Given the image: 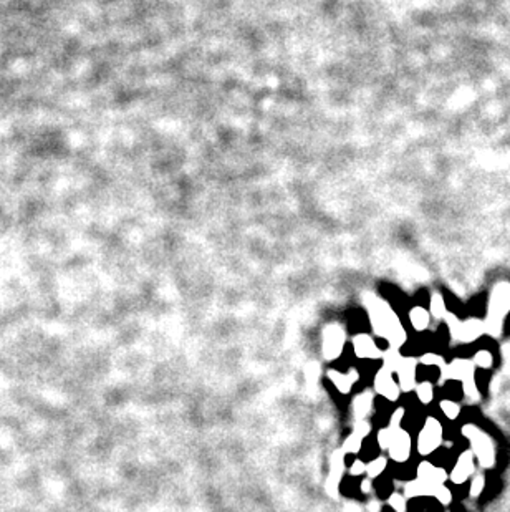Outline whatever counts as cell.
Wrapping results in <instances>:
<instances>
[{
    "label": "cell",
    "instance_id": "cell-1",
    "mask_svg": "<svg viewBox=\"0 0 510 512\" xmlns=\"http://www.w3.org/2000/svg\"><path fill=\"white\" fill-rule=\"evenodd\" d=\"M363 303L368 310L373 332L382 340L390 343L393 348H401L408 340L406 330L396 315V312L386 300L376 297L374 293H364Z\"/></svg>",
    "mask_w": 510,
    "mask_h": 512
},
{
    "label": "cell",
    "instance_id": "cell-28",
    "mask_svg": "<svg viewBox=\"0 0 510 512\" xmlns=\"http://www.w3.org/2000/svg\"><path fill=\"white\" fill-rule=\"evenodd\" d=\"M419 363H423L426 366H439L441 370L447 365L444 361V358L437 353H424L423 357L419 358Z\"/></svg>",
    "mask_w": 510,
    "mask_h": 512
},
{
    "label": "cell",
    "instance_id": "cell-25",
    "mask_svg": "<svg viewBox=\"0 0 510 512\" xmlns=\"http://www.w3.org/2000/svg\"><path fill=\"white\" fill-rule=\"evenodd\" d=\"M485 489V476L482 472H475L470 479V486H469V494L472 499H477Z\"/></svg>",
    "mask_w": 510,
    "mask_h": 512
},
{
    "label": "cell",
    "instance_id": "cell-31",
    "mask_svg": "<svg viewBox=\"0 0 510 512\" xmlns=\"http://www.w3.org/2000/svg\"><path fill=\"white\" fill-rule=\"evenodd\" d=\"M353 431H354V433H358L359 436L366 438V436L369 435V431H371V425H369V421H368V420H364V421H354V425H353Z\"/></svg>",
    "mask_w": 510,
    "mask_h": 512
},
{
    "label": "cell",
    "instance_id": "cell-3",
    "mask_svg": "<svg viewBox=\"0 0 510 512\" xmlns=\"http://www.w3.org/2000/svg\"><path fill=\"white\" fill-rule=\"evenodd\" d=\"M462 436L467 439L470 444V451L475 456V461L479 463L482 469H492L497 464V451L495 443L485 431H482L479 426L472 425H464L462 426Z\"/></svg>",
    "mask_w": 510,
    "mask_h": 512
},
{
    "label": "cell",
    "instance_id": "cell-32",
    "mask_svg": "<svg viewBox=\"0 0 510 512\" xmlns=\"http://www.w3.org/2000/svg\"><path fill=\"white\" fill-rule=\"evenodd\" d=\"M350 474L351 476H363L366 474V463H363L361 459H354L350 466Z\"/></svg>",
    "mask_w": 510,
    "mask_h": 512
},
{
    "label": "cell",
    "instance_id": "cell-22",
    "mask_svg": "<svg viewBox=\"0 0 510 512\" xmlns=\"http://www.w3.org/2000/svg\"><path fill=\"white\" fill-rule=\"evenodd\" d=\"M416 394H418V399L423 404H429L434 399V386H432L431 381H421L416 386Z\"/></svg>",
    "mask_w": 510,
    "mask_h": 512
},
{
    "label": "cell",
    "instance_id": "cell-21",
    "mask_svg": "<svg viewBox=\"0 0 510 512\" xmlns=\"http://www.w3.org/2000/svg\"><path fill=\"white\" fill-rule=\"evenodd\" d=\"M386 466H388V459L385 456H378V458H374L373 461H369L366 464V476L369 479H376V477H379L382 472H385Z\"/></svg>",
    "mask_w": 510,
    "mask_h": 512
},
{
    "label": "cell",
    "instance_id": "cell-4",
    "mask_svg": "<svg viewBox=\"0 0 510 512\" xmlns=\"http://www.w3.org/2000/svg\"><path fill=\"white\" fill-rule=\"evenodd\" d=\"M446 322H447L449 332H451V337L456 342H461V343H472L485 332V324L477 319L461 322L456 315L447 314Z\"/></svg>",
    "mask_w": 510,
    "mask_h": 512
},
{
    "label": "cell",
    "instance_id": "cell-9",
    "mask_svg": "<svg viewBox=\"0 0 510 512\" xmlns=\"http://www.w3.org/2000/svg\"><path fill=\"white\" fill-rule=\"evenodd\" d=\"M374 391L381 394L382 398H386L388 401H398L401 396V388L399 383H396L393 371L388 370L386 366H381L374 376Z\"/></svg>",
    "mask_w": 510,
    "mask_h": 512
},
{
    "label": "cell",
    "instance_id": "cell-13",
    "mask_svg": "<svg viewBox=\"0 0 510 512\" xmlns=\"http://www.w3.org/2000/svg\"><path fill=\"white\" fill-rule=\"evenodd\" d=\"M419 360H416L414 357H404L403 365L399 366L398 373V383L403 393H411L413 389H416V368H418Z\"/></svg>",
    "mask_w": 510,
    "mask_h": 512
},
{
    "label": "cell",
    "instance_id": "cell-18",
    "mask_svg": "<svg viewBox=\"0 0 510 512\" xmlns=\"http://www.w3.org/2000/svg\"><path fill=\"white\" fill-rule=\"evenodd\" d=\"M429 312H431V317H434L436 320H446V317H447L446 302H444V298H442L441 293H434L431 297Z\"/></svg>",
    "mask_w": 510,
    "mask_h": 512
},
{
    "label": "cell",
    "instance_id": "cell-29",
    "mask_svg": "<svg viewBox=\"0 0 510 512\" xmlns=\"http://www.w3.org/2000/svg\"><path fill=\"white\" fill-rule=\"evenodd\" d=\"M432 497H434L441 505H449V504L452 502V492H451V489L446 486V484L437 489Z\"/></svg>",
    "mask_w": 510,
    "mask_h": 512
},
{
    "label": "cell",
    "instance_id": "cell-14",
    "mask_svg": "<svg viewBox=\"0 0 510 512\" xmlns=\"http://www.w3.org/2000/svg\"><path fill=\"white\" fill-rule=\"evenodd\" d=\"M328 378H330V381L333 383L335 388L341 394H348L353 389L354 383H358L359 373L354 368H350V371H348V373H341V371H336V370H328Z\"/></svg>",
    "mask_w": 510,
    "mask_h": 512
},
{
    "label": "cell",
    "instance_id": "cell-24",
    "mask_svg": "<svg viewBox=\"0 0 510 512\" xmlns=\"http://www.w3.org/2000/svg\"><path fill=\"white\" fill-rule=\"evenodd\" d=\"M472 361H474L475 368L489 370L492 368V365H494V357H492V353L489 350H479V352L474 355Z\"/></svg>",
    "mask_w": 510,
    "mask_h": 512
},
{
    "label": "cell",
    "instance_id": "cell-5",
    "mask_svg": "<svg viewBox=\"0 0 510 512\" xmlns=\"http://www.w3.org/2000/svg\"><path fill=\"white\" fill-rule=\"evenodd\" d=\"M442 425L439 423V420L434 418V416H429L426 420L423 430L419 431L418 436V453L421 456H429L434 453L436 449H439V446L442 444Z\"/></svg>",
    "mask_w": 510,
    "mask_h": 512
},
{
    "label": "cell",
    "instance_id": "cell-19",
    "mask_svg": "<svg viewBox=\"0 0 510 512\" xmlns=\"http://www.w3.org/2000/svg\"><path fill=\"white\" fill-rule=\"evenodd\" d=\"M363 436H359L358 433H354L351 431V435L348 436L345 441H343V453L345 454H358L359 451H361V446H363Z\"/></svg>",
    "mask_w": 510,
    "mask_h": 512
},
{
    "label": "cell",
    "instance_id": "cell-30",
    "mask_svg": "<svg viewBox=\"0 0 510 512\" xmlns=\"http://www.w3.org/2000/svg\"><path fill=\"white\" fill-rule=\"evenodd\" d=\"M403 418H404V408H396L395 413L391 415L390 425H388V428H391V430H399V428H403L401 426Z\"/></svg>",
    "mask_w": 510,
    "mask_h": 512
},
{
    "label": "cell",
    "instance_id": "cell-15",
    "mask_svg": "<svg viewBox=\"0 0 510 512\" xmlns=\"http://www.w3.org/2000/svg\"><path fill=\"white\" fill-rule=\"evenodd\" d=\"M374 408V393L373 391H363L354 396L353 399V415L354 421H364L368 420L371 411Z\"/></svg>",
    "mask_w": 510,
    "mask_h": 512
},
{
    "label": "cell",
    "instance_id": "cell-34",
    "mask_svg": "<svg viewBox=\"0 0 510 512\" xmlns=\"http://www.w3.org/2000/svg\"><path fill=\"white\" fill-rule=\"evenodd\" d=\"M369 510L371 512H378L379 510V504L376 502V500H371V502H369Z\"/></svg>",
    "mask_w": 510,
    "mask_h": 512
},
{
    "label": "cell",
    "instance_id": "cell-6",
    "mask_svg": "<svg viewBox=\"0 0 510 512\" xmlns=\"http://www.w3.org/2000/svg\"><path fill=\"white\" fill-rule=\"evenodd\" d=\"M346 343V332L340 324H328L323 328V345H321V352H323L325 360L333 361L340 358V355L345 348Z\"/></svg>",
    "mask_w": 510,
    "mask_h": 512
},
{
    "label": "cell",
    "instance_id": "cell-16",
    "mask_svg": "<svg viewBox=\"0 0 510 512\" xmlns=\"http://www.w3.org/2000/svg\"><path fill=\"white\" fill-rule=\"evenodd\" d=\"M409 322L416 332H424L428 330L431 324V312L426 310L424 307H413L409 312Z\"/></svg>",
    "mask_w": 510,
    "mask_h": 512
},
{
    "label": "cell",
    "instance_id": "cell-26",
    "mask_svg": "<svg viewBox=\"0 0 510 512\" xmlns=\"http://www.w3.org/2000/svg\"><path fill=\"white\" fill-rule=\"evenodd\" d=\"M408 497L404 494L399 492H393L390 497H388V505L395 510V512H408Z\"/></svg>",
    "mask_w": 510,
    "mask_h": 512
},
{
    "label": "cell",
    "instance_id": "cell-27",
    "mask_svg": "<svg viewBox=\"0 0 510 512\" xmlns=\"http://www.w3.org/2000/svg\"><path fill=\"white\" fill-rule=\"evenodd\" d=\"M395 431L396 430H391V428H388V426L378 431V435H376V441H378V446L382 451L390 449V444H391V439H393V435H395Z\"/></svg>",
    "mask_w": 510,
    "mask_h": 512
},
{
    "label": "cell",
    "instance_id": "cell-10",
    "mask_svg": "<svg viewBox=\"0 0 510 512\" xmlns=\"http://www.w3.org/2000/svg\"><path fill=\"white\" fill-rule=\"evenodd\" d=\"M475 474V456L470 449L461 453V456L456 461V466L449 472V479L454 484L461 486V484L467 482L470 477Z\"/></svg>",
    "mask_w": 510,
    "mask_h": 512
},
{
    "label": "cell",
    "instance_id": "cell-11",
    "mask_svg": "<svg viewBox=\"0 0 510 512\" xmlns=\"http://www.w3.org/2000/svg\"><path fill=\"white\" fill-rule=\"evenodd\" d=\"M411 446H413L411 435L404 428H399L393 435L388 453H390V458L395 463H406L409 456H411Z\"/></svg>",
    "mask_w": 510,
    "mask_h": 512
},
{
    "label": "cell",
    "instance_id": "cell-20",
    "mask_svg": "<svg viewBox=\"0 0 510 512\" xmlns=\"http://www.w3.org/2000/svg\"><path fill=\"white\" fill-rule=\"evenodd\" d=\"M404 496L409 497V499H414V497L431 496V494H429L428 489L424 487L423 482H419L418 479H413V481L406 482V486H404Z\"/></svg>",
    "mask_w": 510,
    "mask_h": 512
},
{
    "label": "cell",
    "instance_id": "cell-7",
    "mask_svg": "<svg viewBox=\"0 0 510 512\" xmlns=\"http://www.w3.org/2000/svg\"><path fill=\"white\" fill-rule=\"evenodd\" d=\"M416 479L419 482H423L431 496H434V492L437 489L446 484V481L449 479V474L444 467H437L432 463H429V461H421L418 466Z\"/></svg>",
    "mask_w": 510,
    "mask_h": 512
},
{
    "label": "cell",
    "instance_id": "cell-12",
    "mask_svg": "<svg viewBox=\"0 0 510 512\" xmlns=\"http://www.w3.org/2000/svg\"><path fill=\"white\" fill-rule=\"evenodd\" d=\"M353 352L356 355L358 358H364V360H376V358H382V350L374 343V340L371 338L366 333H359V335L353 337Z\"/></svg>",
    "mask_w": 510,
    "mask_h": 512
},
{
    "label": "cell",
    "instance_id": "cell-33",
    "mask_svg": "<svg viewBox=\"0 0 510 512\" xmlns=\"http://www.w3.org/2000/svg\"><path fill=\"white\" fill-rule=\"evenodd\" d=\"M359 487H361V492L363 494H369L371 492V479H369V477L363 479L361 484H359Z\"/></svg>",
    "mask_w": 510,
    "mask_h": 512
},
{
    "label": "cell",
    "instance_id": "cell-8",
    "mask_svg": "<svg viewBox=\"0 0 510 512\" xmlns=\"http://www.w3.org/2000/svg\"><path fill=\"white\" fill-rule=\"evenodd\" d=\"M345 453L343 449H336L330 458V472L325 481V491L330 497H338V487L343 479V472H345Z\"/></svg>",
    "mask_w": 510,
    "mask_h": 512
},
{
    "label": "cell",
    "instance_id": "cell-23",
    "mask_svg": "<svg viewBox=\"0 0 510 512\" xmlns=\"http://www.w3.org/2000/svg\"><path fill=\"white\" fill-rule=\"evenodd\" d=\"M439 406H441V411L444 413V416L447 420L456 421L459 416H461L462 408L457 401H452V399H442V401L439 403Z\"/></svg>",
    "mask_w": 510,
    "mask_h": 512
},
{
    "label": "cell",
    "instance_id": "cell-17",
    "mask_svg": "<svg viewBox=\"0 0 510 512\" xmlns=\"http://www.w3.org/2000/svg\"><path fill=\"white\" fill-rule=\"evenodd\" d=\"M381 360H382V366H386L388 370H391L393 373H396L399 370V366L403 365L404 357H403L401 353H399V348L390 347L385 353H382V358Z\"/></svg>",
    "mask_w": 510,
    "mask_h": 512
},
{
    "label": "cell",
    "instance_id": "cell-2",
    "mask_svg": "<svg viewBox=\"0 0 510 512\" xmlns=\"http://www.w3.org/2000/svg\"><path fill=\"white\" fill-rule=\"evenodd\" d=\"M446 381H461L464 396L469 401H477L479 389L475 385V365L469 358H456L451 363H447L441 370L439 383L444 385Z\"/></svg>",
    "mask_w": 510,
    "mask_h": 512
}]
</instances>
